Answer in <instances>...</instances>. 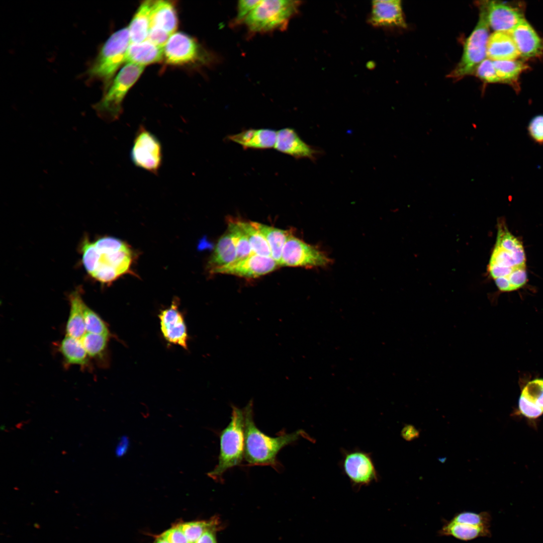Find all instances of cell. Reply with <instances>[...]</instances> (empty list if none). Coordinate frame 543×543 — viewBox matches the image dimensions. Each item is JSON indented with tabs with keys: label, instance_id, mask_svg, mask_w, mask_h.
<instances>
[{
	"label": "cell",
	"instance_id": "obj_39",
	"mask_svg": "<svg viewBox=\"0 0 543 543\" xmlns=\"http://www.w3.org/2000/svg\"><path fill=\"white\" fill-rule=\"evenodd\" d=\"M518 412L524 417L530 419H537L543 414L542 409L521 395L518 401Z\"/></svg>",
	"mask_w": 543,
	"mask_h": 543
},
{
	"label": "cell",
	"instance_id": "obj_37",
	"mask_svg": "<svg viewBox=\"0 0 543 543\" xmlns=\"http://www.w3.org/2000/svg\"><path fill=\"white\" fill-rule=\"evenodd\" d=\"M476 73L477 76L486 82H501L497 76L493 61L488 58H486L479 64L476 69Z\"/></svg>",
	"mask_w": 543,
	"mask_h": 543
},
{
	"label": "cell",
	"instance_id": "obj_10",
	"mask_svg": "<svg viewBox=\"0 0 543 543\" xmlns=\"http://www.w3.org/2000/svg\"><path fill=\"white\" fill-rule=\"evenodd\" d=\"M136 166L157 174L163 161L162 148L158 138L143 125L138 128L130 151Z\"/></svg>",
	"mask_w": 543,
	"mask_h": 543
},
{
	"label": "cell",
	"instance_id": "obj_6",
	"mask_svg": "<svg viewBox=\"0 0 543 543\" xmlns=\"http://www.w3.org/2000/svg\"><path fill=\"white\" fill-rule=\"evenodd\" d=\"M130 44L128 28L114 33L103 45L87 73L94 79L101 80L106 90L122 64L126 62V53Z\"/></svg>",
	"mask_w": 543,
	"mask_h": 543
},
{
	"label": "cell",
	"instance_id": "obj_16",
	"mask_svg": "<svg viewBox=\"0 0 543 543\" xmlns=\"http://www.w3.org/2000/svg\"><path fill=\"white\" fill-rule=\"evenodd\" d=\"M485 6L489 26L495 32L509 33L524 19L522 12L509 4L488 1Z\"/></svg>",
	"mask_w": 543,
	"mask_h": 543
},
{
	"label": "cell",
	"instance_id": "obj_29",
	"mask_svg": "<svg viewBox=\"0 0 543 543\" xmlns=\"http://www.w3.org/2000/svg\"><path fill=\"white\" fill-rule=\"evenodd\" d=\"M236 221L245 233L250 243L252 252L259 255L271 257L269 245L262 233L251 223L236 218Z\"/></svg>",
	"mask_w": 543,
	"mask_h": 543
},
{
	"label": "cell",
	"instance_id": "obj_41",
	"mask_svg": "<svg viewBox=\"0 0 543 543\" xmlns=\"http://www.w3.org/2000/svg\"><path fill=\"white\" fill-rule=\"evenodd\" d=\"M218 527H213L204 532L196 543H217L216 532Z\"/></svg>",
	"mask_w": 543,
	"mask_h": 543
},
{
	"label": "cell",
	"instance_id": "obj_5",
	"mask_svg": "<svg viewBox=\"0 0 543 543\" xmlns=\"http://www.w3.org/2000/svg\"><path fill=\"white\" fill-rule=\"evenodd\" d=\"M488 271L494 280H507L516 271L526 268V257L522 244L500 221L495 246L492 252Z\"/></svg>",
	"mask_w": 543,
	"mask_h": 543
},
{
	"label": "cell",
	"instance_id": "obj_36",
	"mask_svg": "<svg viewBox=\"0 0 543 543\" xmlns=\"http://www.w3.org/2000/svg\"><path fill=\"white\" fill-rule=\"evenodd\" d=\"M260 0H241L238 2L237 13L232 21L233 27L243 24L246 18L259 3Z\"/></svg>",
	"mask_w": 543,
	"mask_h": 543
},
{
	"label": "cell",
	"instance_id": "obj_3",
	"mask_svg": "<svg viewBox=\"0 0 543 543\" xmlns=\"http://www.w3.org/2000/svg\"><path fill=\"white\" fill-rule=\"evenodd\" d=\"M230 421L220 434V452L218 464L207 474L216 480L222 479L228 470L239 465L244 457V413L232 406Z\"/></svg>",
	"mask_w": 543,
	"mask_h": 543
},
{
	"label": "cell",
	"instance_id": "obj_26",
	"mask_svg": "<svg viewBox=\"0 0 543 543\" xmlns=\"http://www.w3.org/2000/svg\"><path fill=\"white\" fill-rule=\"evenodd\" d=\"M490 528L449 520L444 523L438 533L441 536H451L462 540L468 541L480 537H490Z\"/></svg>",
	"mask_w": 543,
	"mask_h": 543
},
{
	"label": "cell",
	"instance_id": "obj_28",
	"mask_svg": "<svg viewBox=\"0 0 543 543\" xmlns=\"http://www.w3.org/2000/svg\"><path fill=\"white\" fill-rule=\"evenodd\" d=\"M59 350L68 365L88 366L89 357L80 339L66 335L60 343Z\"/></svg>",
	"mask_w": 543,
	"mask_h": 543
},
{
	"label": "cell",
	"instance_id": "obj_35",
	"mask_svg": "<svg viewBox=\"0 0 543 543\" xmlns=\"http://www.w3.org/2000/svg\"><path fill=\"white\" fill-rule=\"evenodd\" d=\"M521 396L543 410V379L529 382L523 388Z\"/></svg>",
	"mask_w": 543,
	"mask_h": 543
},
{
	"label": "cell",
	"instance_id": "obj_23",
	"mask_svg": "<svg viewBox=\"0 0 543 543\" xmlns=\"http://www.w3.org/2000/svg\"><path fill=\"white\" fill-rule=\"evenodd\" d=\"M80 288L72 292L69 296L70 309L66 323V335L80 339L86 332L84 322L83 305Z\"/></svg>",
	"mask_w": 543,
	"mask_h": 543
},
{
	"label": "cell",
	"instance_id": "obj_18",
	"mask_svg": "<svg viewBox=\"0 0 543 543\" xmlns=\"http://www.w3.org/2000/svg\"><path fill=\"white\" fill-rule=\"evenodd\" d=\"M520 56L528 58L543 52V41L524 19L509 32Z\"/></svg>",
	"mask_w": 543,
	"mask_h": 543
},
{
	"label": "cell",
	"instance_id": "obj_33",
	"mask_svg": "<svg viewBox=\"0 0 543 543\" xmlns=\"http://www.w3.org/2000/svg\"><path fill=\"white\" fill-rule=\"evenodd\" d=\"M84 322L86 332L105 335L110 337L108 325L102 318L84 302L83 305Z\"/></svg>",
	"mask_w": 543,
	"mask_h": 543
},
{
	"label": "cell",
	"instance_id": "obj_8",
	"mask_svg": "<svg viewBox=\"0 0 543 543\" xmlns=\"http://www.w3.org/2000/svg\"><path fill=\"white\" fill-rule=\"evenodd\" d=\"M489 27L485 3H483L480 6L478 22L466 41L462 58L450 73V77L459 79L470 74L486 59Z\"/></svg>",
	"mask_w": 543,
	"mask_h": 543
},
{
	"label": "cell",
	"instance_id": "obj_4",
	"mask_svg": "<svg viewBox=\"0 0 543 543\" xmlns=\"http://www.w3.org/2000/svg\"><path fill=\"white\" fill-rule=\"evenodd\" d=\"M301 3L291 0H261L243 24L252 35L284 30L298 13Z\"/></svg>",
	"mask_w": 543,
	"mask_h": 543
},
{
	"label": "cell",
	"instance_id": "obj_19",
	"mask_svg": "<svg viewBox=\"0 0 543 543\" xmlns=\"http://www.w3.org/2000/svg\"><path fill=\"white\" fill-rule=\"evenodd\" d=\"M277 132L270 129H249L229 135V140L241 145L244 149H265L275 147Z\"/></svg>",
	"mask_w": 543,
	"mask_h": 543
},
{
	"label": "cell",
	"instance_id": "obj_20",
	"mask_svg": "<svg viewBox=\"0 0 543 543\" xmlns=\"http://www.w3.org/2000/svg\"><path fill=\"white\" fill-rule=\"evenodd\" d=\"M486 55L492 61L514 60L520 56L510 33L503 32H494L489 36Z\"/></svg>",
	"mask_w": 543,
	"mask_h": 543
},
{
	"label": "cell",
	"instance_id": "obj_42",
	"mask_svg": "<svg viewBox=\"0 0 543 543\" xmlns=\"http://www.w3.org/2000/svg\"><path fill=\"white\" fill-rule=\"evenodd\" d=\"M129 444V439L127 437L124 436L121 437L116 448V455L118 457H122L125 455L128 449Z\"/></svg>",
	"mask_w": 543,
	"mask_h": 543
},
{
	"label": "cell",
	"instance_id": "obj_9",
	"mask_svg": "<svg viewBox=\"0 0 543 543\" xmlns=\"http://www.w3.org/2000/svg\"><path fill=\"white\" fill-rule=\"evenodd\" d=\"M331 262L317 246L305 242L292 233L284 245L279 265L312 268L325 267Z\"/></svg>",
	"mask_w": 543,
	"mask_h": 543
},
{
	"label": "cell",
	"instance_id": "obj_11",
	"mask_svg": "<svg viewBox=\"0 0 543 543\" xmlns=\"http://www.w3.org/2000/svg\"><path fill=\"white\" fill-rule=\"evenodd\" d=\"M342 452V470L353 487L358 490L378 481V473L370 453L359 449Z\"/></svg>",
	"mask_w": 543,
	"mask_h": 543
},
{
	"label": "cell",
	"instance_id": "obj_21",
	"mask_svg": "<svg viewBox=\"0 0 543 543\" xmlns=\"http://www.w3.org/2000/svg\"><path fill=\"white\" fill-rule=\"evenodd\" d=\"M177 24L176 11L173 3L168 1H154L149 29H157L171 36L175 32Z\"/></svg>",
	"mask_w": 543,
	"mask_h": 543
},
{
	"label": "cell",
	"instance_id": "obj_30",
	"mask_svg": "<svg viewBox=\"0 0 543 543\" xmlns=\"http://www.w3.org/2000/svg\"><path fill=\"white\" fill-rule=\"evenodd\" d=\"M497 76L502 82L513 83L527 68L523 62L516 59L493 61Z\"/></svg>",
	"mask_w": 543,
	"mask_h": 543
},
{
	"label": "cell",
	"instance_id": "obj_13",
	"mask_svg": "<svg viewBox=\"0 0 543 543\" xmlns=\"http://www.w3.org/2000/svg\"><path fill=\"white\" fill-rule=\"evenodd\" d=\"M166 62L172 65L194 63L202 58L201 49L191 37L182 32L172 34L163 47Z\"/></svg>",
	"mask_w": 543,
	"mask_h": 543
},
{
	"label": "cell",
	"instance_id": "obj_22",
	"mask_svg": "<svg viewBox=\"0 0 543 543\" xmlns=\"http://www.w3.org/2000/svg\"><path fill=\"white\" fill-rule=\"evenodd\" d=\"M163 58V48L148 40L140 43H130L126 53V62L144 66L158 62Z\"/></svg>",
	"mask_w": 543,
	"mask_h": 543
},
{
	"label": "cell",
	"instance_id": "obj_14",
	"mask_svg": "<svg viewBox=\"0 0 543 543\" xmlns=\"http://www.w3.org/2000/svg\"><path fill=\"white\" fill-rule=\"evenodd\" d=\"M368 22L373 27L379 28H406L401 2L399 0L373 1Z\"/></svg>",
	"mask_w": 543,
	"mask_h": 543
},
{
	"label": "cell",
	"instance_id": "obj_17",
	"mask_svg": "<svg viewBox=\"0 0 543 543\" xmlns=\"http://www.w3.org/2000/svg\"><path fill=\"white\" fill-rule=\"evenodd\" d=\"M159 318L161 331L165 339L187 349V327L177 305L173 302L169 308L161 311Z\"/></svg>",
	"mask_w": 543,
	"mask_h": 543
},
{
	"label": "cell",
	"instance_id": "obj_15",
	"mask_svg": "<svg viewBox=\"0 0 543 543\" xmlns=\"http://www.w3.org/2000/svg\"><path fill=\"white\" fill-rule=\"evenodd\" d=\"M275 148L296 159L315 161L322 151L305 142L293 129L286 128L277 132Z\"/></svg>",
	"mask_w": 543,
	"mask_h": 543
},
{
	"label": "cell",
	"instance_id": "obj_25",
	"mask_svg": "<svg viewBox=\"0 0 543 543\" xmlns=\"http://www.w3.org/2000/svg\"><path fill=\"white\" fill-rule=\"evenodd\" d=\"M237 259L234 239L231 231H226L219 239L209 261L210 272L229 264Z\"/></svg>",
	"mask_w": 543,
	"mask_h": 543
},
{
	"label": "cell",
	"instance_id": "obj_32",
	"mask_svg": "<svg viewBox=\"0 0 543 543\" xmlns=\"http://www.w3.org/2000/svg\"><path fill=\"white\" fill-rule=\"evenodd\" d=\"M228 229L232 233L237 251V259L239 260L253 254L248 238L241 227L237 223L236 218L229 217Z\"/></svg>",
	"mask_w": 543,
	"mask_h": 543
},
{
	"label": "cell",
	"instance_id": "obj_27",
	"mask_svg": "<svg viewBox=\"0 0 543 543\" xmlns=\"http://www.w3.org/2000/svg\"><path fill=\"white\" fill-rule=\"evenodd\" d=\"M250 222L265 237L270 250L271 257L279 265L284 245L293 232L290 230L281 229L260 223Z\"/></svg>",
	"mask_w": 543,
	"mask_h": 543
},
{
	"label": "cell",
	"instance_id": "obj_1",
	"mask_svg": "<svg viewBox=\"0 0 543 543\" xmlns=\"http://www.w3.org/2000/svg\"><path fill=\"white\" fill-rule=\"evenodd\" d=\"M253 401L251 399L243 409L244 413V459L247 466H269L278 470L277 455L285 446L303 437H310L303 430L282 433L271 437L256 426L254 421Z\"/></svg>",
	"mask_w": 543,
	"mask_h": 543
},
{
	"label": "cell",
	"instance_id": "obj_24",
	"mask_svg": "<svg viewBox=\"0 0 543 543\" xmlns=\"http://www.w3.org/2000/svg\"><path fill=\"white\" fill-rule=\"evenodd\" d=\"M154 1L143 2L139 7L128 28L130 43L147 40L150 28V14Z\"/></svg>",
	"mask_w": 543,
	"mask_h": 543
},
{
	"label": "cell",
	"instance_id": "obj_2",
	"mask_svg": "<svg viewBox=\"0 0 543 543\" xmlns=\"http://www.w3.org/2000/svg\"><path fill=\"white\" fill-rule=\"evenodd\" d=\"M94 245L95 258L89 275L92 278L102 284H109L129 270L132 252L124 242L106 236L98 240Z\"/></svg>",
	"mask_w": 543,
	"mask_h": 543
},
{
	"label": "cell",
	"instance_id": "obj_7",
	"mask_svg": "<svg viewBox=\"0 0 543 543\" xmlns=\"http://www.w3.org/2000/svg\"><path fill=\"white\" fill-rule=\"evenodd\" d=\"M144 69V66L131 63H127L122 67L101 101L95 106L100 117L109 122L119 118L122 113V103L125 97Z\"/></svg>",
	"mask_w": 543,
	"mask_h": 543
},
{
	"label": "cell",
	"instance_id": "obj_34",
	"mask_svg": "<svg viewBox=\"0 0 543 543\" xmlns=\"http://www.w3.org/2000/svg\"><path fill=\"white\" fill-rule=\"evenodd\" d=\"M450 520L456 523L490 527L491 516L487 511L479 513L463 511L455 514Z\"/></svg>",
	"mask_w": 543,
	"mask_h": 543
},
{
	"label": "cell",
	"instance_id": "obj_12",
	"mask_svg": "<svg viewBox=\"0 0 543 543\" xmlns=\"http://www.w3.org/2000/svg\"><path fill=\"white\" fill-rule=\"evenodd\" d=\"M279 265L272 257L252 254L244 258L236 260L227 265L216 268L212 274H227L253 279L274 271Z\"/></svg>",
	"mask_w": 543,
	"mask_h": 543
},
{
	"label": "cell",
	"instance_id": "obj_38",
	"mask_svg": "<svg viewBox=\"0 0 543 543\" xmlns=\"http://www.w3.org/2000/svg\"><path fill=\"white\" fill-rule=\"evenodd\" d=\"M527 133L535 143L543 144V114L532 118L527 127Z\"/></svg>",
	"mask_w": 543,
	"mask_h": 543
},
{
	"label": "cell",
	"instance_id": "obj_40",
	"mask_svg": "<svg viewBox=\"0 0 543 543\" xmlns=\"http://www.w3.org/2000/svg\"><path fill=\"white\" fill-rule=\"evenodd\" d=\"M401 436L407 441H411L419 436V431L411 424L406 425L401 431Z\"/></svg>",
	"mask_w": 543,
	"mask_h": 543
},
{
	"label": "cell",
	"instance_id": "obj_31",
	"mask_svg": "<svg viewBox=\"0 0 543 543\" xmlns=\"http://www.w3.org/2000/svg\"><path fill=\"white\" fill-rule=\"evenodd\" d=\"M109 338L105 335L86 332L80 339L89 358L98 360L105 354Z\"/></svg>",
	"mask_w": 543,
	"mask_h": 543
}]
</instances>
